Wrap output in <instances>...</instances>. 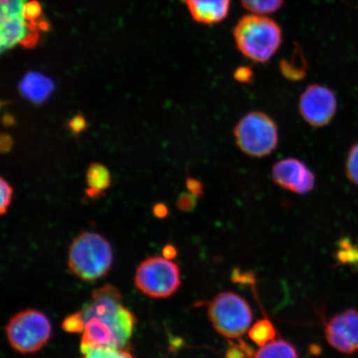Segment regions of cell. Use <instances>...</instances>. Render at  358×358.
<instances>
[{
    "label": "cell",
    "instance_id": "6da1fadb",
    "mask_svg": "<svg viewBox=\"0 0 358 358\" xmlns=\"http://www.w3.org/2000/svg\"><path fill=\"white\" fill-rule=\"evenodd\" d=\"M78 313L84 324L80 352L99 347L125 350L129 345L136 317L123 306L122 294L114 285L107 284L94 290Z\"/></svg>",
    "mask_w": 358,
    "mask_h": 358
},
{
    "label": "cell",
    "instance_id": "7a4b0ae2",
    "mask_svg": "<svg viewBox=\"0 0 358 358\" xmlns=\"http://www.w3.org/2000/svg\"><path fill=\"white\" fill-rule=\"evenodd\" d=\"M234 37L241 55L257 64H266L280 48L282 29L270 17L248 15L237 22Z\"/></svg>",
    "mask_w": 358,
    "mask_h": 358
},
{
    "label": "cell",
    "instance_id": "3957f363",
    "mask_svg": "<svg viewBox=\"0 0 358 358\" xmlns=\"http://www.w3.org/2000/svg\"><path fill=\"white\" fill-rule=\"evenodd\" d=\"M113 262L108 241L96 232L85 231L71 243L69 253L70 271L78 278L95 281L105 276Z\"/></svg>",
    "mask_w": 358,
    "mask_h": 358
},
{
    "label": "cell",
    "instance_id": "277c9868",
    "mask_svg": "<svg viewBox=\"0 0 358 358\" xmlns=\"http://www.w3.org/2000/svg\"><path fill=\"white\" fill-rule=\"evenodd\" d=\"M234 134L241 151L253 158L271 155L279 145L278 127L265 112L252 111L243 115Z\"/></svg>",
    "mask_w": 358,
    "mask_h": 358
},
{
    "label": "cell",
    "instance_id": "5b68a950",
    "mask_svg": "<svg viewBox=\"0 0 358 358\" xmlns=\"http://www.w3.org/2000/svg\"><path fill=\"white\" fill-rule=\"evenodd\" d=\"M208 317L215 330L227 338H239L250 329L253 313L249 303L232 292L218 294L208 303Z\"/></svg>",
    "mask_w": 358,
    "mask_h": 358
},
{
    "label": "cell",
    "instance_id": "8992f818",
    "mask_svg": "<svg viewBox=\"0 0 358 358\" xmlns=\"http://www.w3.org/2000/svg\"><path fill=\"white\" fill-rule=\"evenodd\" d=\"M6 334L11 347L29 355L41 350L52 335V324L43 313L26 310L17 313L8 321Z\"/></svg>",
    "mask_w": 358,
    "mask_h": 358
},
{
    "label": "cell",
    "instance_id": "52a82bcc",
    "mask_svg": "<svg viewBox=\"0 0 358 358\" xmlns=\"http://www.w3.org/2000/svg\"><path fill=\"white\" fill-rule=\"evenodd\" d=\"M134 283L147 296L168 298L180 287V271L176 263L167 258L150 257L138 266Z\"/></svg>",
    "mask_w": 358,
    "mask_h": 358
},
{
    "label": "cell",
    "instance_id": "ba28073f",
    "mask_svg": "<svg viewBox=\"0 0 358 358\" xmlns=\"http://www.w3.org/2000/svg\"><path fill=\"white\" fill-rule=\"evenodd\" d=\"M338 110V101L333 90L320 84L308 85L299 100V115L312 127L330 124Z\"/></svg>",
    "mask_w": 358,
    "mask_h": 358
},
{
    "label": "cell",
    "instance_id": "9c48e42d",
    "mask_svg": "<svg viewBox=\"0 0 358 358\" xmlns=\"http://www.w3.org/2000/svg\"><path fill=\"white\" fill-rule=\"evenodd\" d=\"M271 177L275 185L285 190L299 195L307 194L315 189V173L301 160L284 159L273 165Z\"/></svg>",
    "mask_w": 358,
    "mask_h": 358
},
{
    "label": "cell",
    "instance_id": "30bf717a",
    "mask_svg": "<svg viewBox=\"0 0 358 358\" xmlns=\"http://www.w3.org/2000/svg\"><path fill=\"white\" fill-rule=\"evenodd\" d=\"M325 338L336 350L352 355L358 351V311L350 308L335 315L326 324Z\"/></svg>",
    "mask_w": 358,
    "mask_h": 358
},
{
    "label": "cell",
    "instance_id": "8fae6325",
    "mask_svg": "<svg viewBox=\"0 0 358 358\" xmlns=\"http://www.w3.org/2000/svg\"><path fill=\"white\" fill-rule=\"evenodd\" d=\"M190 15L196 22L216 24L226 19L231 0H185Z\"/></svg>",
    "mask_w": 358,
    "mask_h": 358
},
{
    "label": "cell",
    "instance_id": "7c38bea8",
    "mask_svg": "<svg viewBox=\"0 0 358 358\" xmlns=\"http://www.w3.org/2000/svg\"><path fill=\"white\" fill-rule=\"evenodd\" d=\"M19 89L25 99L35 105H41L51 96L55 89V83L41 73L29 71L21 79Z\"/></svg>",
    "mask_w": 358,
    "mask_h": 358
},
{
    "label": "cell",
    "instance_id": "4fadbf2b",
    "mask_svg": "<svg viewBox=\"0 0 358 358\" xmlns=\"http://www.w3.org/2000/svg\"><path fill=\"white\" fill-rule=\"evenodd\" d=\"M0 20H1L0 48H1V52H4L15 48L17 43H22L29 32L30 24L24 20V17Z\"/></svg>",
    "mask_w": 358,
    "mask_h": 358
},
{
    "label": "cell",
    "instance_id": "5bb4252c",
    "mask_svg": "<svg viewBox=\"0 0 358 358\" xmlns=\"http://www.w3.org/2000/svg\"><path fill=\"white\" fill-rule=\"evenodd\" d=\"M87 189L86 195L91 199H99L111 185L109 169L99 163L90 164L87 170Z\"/></svg>",
    "mask_w": 358,
    "mask_h": 358
},
{
    "label": "cell",
    "instance_id": "9a60e30c",
    "mask_svg": "<svg viewBox=\"0 0 358 358\" xmlns=\"http://www.w3.org/2000/svg\"><path fill=\"white\" fill-rule=\"evenodd\" d=\"M282 74L291 80H299L306 77L307 64L301 47L295 46L293 55L280 62Z\"/></svg>",
    "mask_w": 358,
    "mask_h": 358
},
{
    "label": "cell",
    "instance_id": "2e32d148",
    "mask_svg": "<svg viewBox=\"0 0 358 358\" xmlns=\"http://www.w3.org/2000/svg\"><path fill=\"white\" fill-rule=\"evenodd\" d=\"M253 358H299L296 349L283 339L273 341L262 346Z\"/></svg>",
    "mask_w": 358,
    "mask_h": 358
},
{
    "label": "cell",
    "instance_id": "e0dca14e",
    "mask_svg": "<svg viewBox=\"0 0 358 358\" xmlns=\"http://www.w3.org/2000/svg\"><path fill=\"white\" fill-rule=\"evenodd\" d=\"M276 336L274 325L268 320H259L249 330V337L259 346H264L273 341Z\"/></svg>",
    "mask_w": 358,
    "mask_h": 358
},
{
    "label": "cell",
    "instance_id": "ac0fdd59",
    "mask_svg": "<svg viewBox=\"0 0 358 358\" xmlns=\"http://www.w3.org/2000/svg\"><path fill=\"white\" fill-rule=\"evenodd\" d=\"M285 0H241L245 10L257 15H268L278 11Z\"/></svg>",
    "mask_w": 358,
    "mask_h": 358
},
{
    "label": "cell",
    "instance_id": "d6986e66",
    "mask_svg": "<svg viewBox=\"0 0 358 358\" xmlns=\"http://www.w3.org/2000/svg\"><path fill=\"white\" fill-rule=\"evenodd\" d=\"M82 352L83 358H134L131 353L124 349L111 347L87 348Z\"/></svg>",
    "mask_w": 358,
    "mask_h": 358
},
{
    "label": "cell",
    "instance_id": "ffe728a7",
    "mask_svg": "<svg viewBox=\"0 0 358 358\" xmlns=\"http://www.w3.org/2000/svg\"><path fill=\"white\" fill-rule=\"evenodd\" d=\"M336 259L339 264L358 265V246L352 245L348 239L339 241V249L336 254Z\"/></svg>",
    "mask_w": 358,
    "mask_h": 358
},
{
    "label": "cell",
    "instance_id": "44dd1931",
    "mask_svg": "<svg viewBox=\"0 0 358 358\" xmlns=\"http://www.w3.org/2000/svg\"><path fill=\"white\" fill-rule=\"evenodd\" d=\"M28 0H1L0 20L24 17V8Z\"/></svg>",
    "mask_w": 358,
    "mask_h": 358
},
{
    "label": "cell",
    "instance_id": "7402d4cb",
    "mask_svg": "<svg viewBox=\"0 0 358 358\" xmlns=\"http://www.w3.org/2000/svg\"><path fill=\"white\" fill-rule=\"evenodd\" d=\"M345 173L348 180L358 187V141L352 145L348 152L345 163Z\"/></svg>",
    "mask_w": 358,
    "mask_h": 358
},
{
    "label": "cell",
    "instance_id": "603a6c76",
    "mask_svg": "<svg viewBox=\"0 0 358 358\" xmlns=\"http://www.w3.org/2000/svg\"><path fill=\"white\" fill-rule=\"evenodd\" d=\"M254 355L253 348L241 339L237 343H231L226 352V358H252Z\"/></svg>",
    "mask_w": 358,
    "mask_h": 358
},
{
    "label": "cell",
    "instance_id": "cb8c5ba5",
    "mask_svg": "<svg viewBox=\"0 0 358 358\" xmlns=\"http://www.w3.org/2000/svg\"><path fill=\"white\" fill-rule=\"evenodd\" d=\"M0 191H1V203H0V213L6 214L10 207L13 199V189L10 182L3 178L0 179Z\"/></svg>",
    "mask_w": 358,
    "mask_h": 358
},
{
    "label": "cell",
    "instance_id": "d4e9b609",
    "mask_svg": "<svg viewBox=\"0 0 358 358\" xmlns=\"http://www.w3.org/2000/svg\"><path fill=\"white\" fill-rule=\"evenodd\" d=\"M24 17L28 22H39L43 19L41 4L37 0H29L24 8Z\"/></svg>",
    "mask_w": 358,
    "mask_h": 358
},
{
    "label": "cell",
    "instance_id": "484cf974",
    "mask_svg": "<svg viewBox=\"0 0 358 358\" xmlns=\"http://www.w3.org/2000/svg\"><path fill=\"white\" fill-rule=\"evenodd\" d=\"M62 328L67 333H83L84 324L80 319L79 313H73V315L66 317L62 322Z\"/></svg>",
    "mask_w": 358,
    "mask_h": 358
},
{
    "label": "cell",
    "instance_id": "4316f807",
    "mask_svg": "<svg viewBox=\"0 0 358 358\" xmlns=\"http://www.w3.org/2000/svg\"><path fill=\"white\" fill-rule=\"evenodd\" d=\"M196 196L189 192H182L178 196L176 201L177 208L182 212L190 213L194 211L196 206Z\"/></svg>",
    "mask_w": 358,
    "mask_h": 358
},
{
    "label": "cell",
    "instance_id": "83f0119b",
    "mask_svg": "<svg viewBox=\"0 0 358 358\" xmlns=\"http://www.w3.org/2000/svg\"><path fill=\"white\" fill-rule=\"evenodd\" d=\"M67 127H69L71 131L74 134H82L87 129V120L82 114L76 115L69 120V123H67Z\"/></svg>",
    "mask_w": 358,
    "mask_h": 358
},
{
    "label": "cell",
    "instance_id": "f1b7e54d",
    "mask_svg": "<svg viewBox=\"0 0 358 358\" xmlns=\"http://www.w3.org/2000/svg\"><path fill=\"white\" fill-rule=\"evenodd\" d=\"M186 187L187 192H189L196 199H200L204 195V186L199 179L187 176Z\"/></svg>",
    "mask_w": 358,
    "mask_h": 358
},
{
    "label": "cell",
    "instance_id": "f546056e",
    "mask_svg": "<svg viewBox=\"0 0 358 358\" xmlns=\"http://www.w3.org/2000/svg\"><path fill=\"white\" fill-rule=\"evenodd\" d=\"M253 71L249 66L237 67L234 71V77L237 82L241 83H250L253 79Z\"/></svg>",
    "mask_w": 358,
    "mask_h": 358
},
{
    "label": "cell",
    "instance_id": "4dcf8cb0",
    "mask_svg": "<svg viewBox=\"0 0 358 358\" xmlns=\"http://www.w3.org/2000/svg\"><path fill=\"white\" fill-rule=\"evenodd\" d=\"M13 146V140L10 134L3 133L0 137V150L2 154L8 153Z\"/></svg>",
    "mask_w": 358,
    "mask_h": 358
},
{
    "label": "cell",
    "instance_id": "1f68e13d",
    "mask_svg": "<svg viewBox=\"0 0 358 358\" xmlns=\"http://www.w3.org/2000/svg\"><path fill=\"white\" fill-rule=\"evenodd\" d=\"M169 213V208L164 203H158L154 206L153 213L157 218H165L168 216Z\"/></svg>",
    "mask_w": 358,
    "mask_h": 358
},
{
    "label": "cell",
    "instance_id": "d6a6232c",
    "mask_svg": "<svg viewBox=\"0 0 358 358\" xmlns=\"http://www.w3.org/2000/svg\"><path fill=\"white\" fill-rule=\"evenodd\" d=\"M163 255L164 257L171 259L177 256V250L173 245H167L163 249Z\"/></svg>",
    "mask_w": 358,
    "mask_h": 358
},
{
    "label": "cell",
    "instance_id": "836d02e7",
    "mask_svg": "<svg viewBox=\"0 0 358 358\" xmlns=\"http://www.w3.org/2000/svg\"><path fill=\"white\" fill-rule=\"evenodd\" d=\"M2 120L4 127H10L15 124V118L10 114L4 115Z\"/></svg>",
    "mask_w": 358,
    "mask_h": 358
},
{
    "label": "cell",
    "instance_id": "e575fe53",
    "mask_svg": "<svg viewBox=\"0 0 358 358\" xmlns=\"http://www.w3.org/2000/svg\"><path fill=\"white\" fill-rule=\"evenodd\" d=\"M357 245L358 246V240H357ZM357 268H358V265H357Z\"/></svg>",
    "mask_w": 358,
    "mask_h": 358
}]
</instances>
